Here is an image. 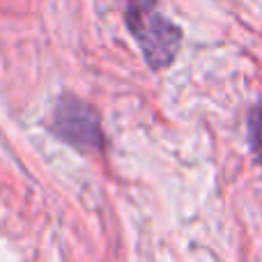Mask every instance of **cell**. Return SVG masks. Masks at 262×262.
Returning a JSON list of instances; mask_svg holds the SVG:
<instances>
[{
    "label": "cell",
    "mask_w": 262,
    "mask_h": 262,
    "mask_svg": "<svg viewBox=\"0 0 262 262\" xmlns=\"http://www.w3.org/2000/svg\"><path fill=\"white\" fill-rule=\"evenodd\" d=\"M127 26L136 37L145 62L152 69H163L175 60L182 44V30L166 18L154 0H127Z\"/></svg>",
    "instance_id": "6da1fadb"
},
{
    "label": "cell",
    "mask_w": 262,
    "mask_h": 262,
    "mask_svg": "<svg viewBox=\"0 0 262 262\" xmlns=\"http://www.w3.org/2000/svg\"><path fill=\"white\" fill-rule=\"evenodd\" d=\"M49 129L60 140L83 152H97L104 145V134L97 113L76 97L64 95L55 104Z\"/></svg>",
    "instance_id": "7a4b0ae2"
},
{
    "label": "cell",
    "mask_w": 262,
    "mask_h": 262,
    "mask_svg": "<svg viewBox=\"0 0 262 262\" xmlns=\"http://www.w3.org/2000/svg\"><path fill=\"white\" fill-rule=\"evenodd\" d=\"M255 129H258V104L251 106L249 113V145L255 147Z\"/></svg>",
    "instance_id": "3957f363"
}]
</instances>
